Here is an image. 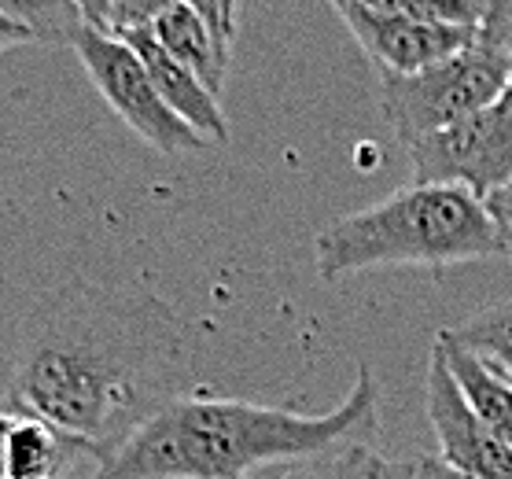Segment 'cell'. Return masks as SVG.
<instances>
[{"label": "cell", "instance_id": "12", "mask_svg": "<svg viewBox=\"0 0 512 479\" xmlns=\"http://www.w3.org/2000/svg\"><path fill=\"white\" fill-rule=\"evenodd\" d=\"M70 457H74V450L63 443V435L56 428H48L37 417L15 413V432L12 446H8V479H59Z\"/></svg>", "mask_w": 512, "mask_h": 479}, {"label": "cell", "instance_id": "1", "mask_svg": "<svg viewBox=\"0 0 512 479\" xmlns=\"http://www.w3.org/2000/svg\"><path fill=\"white\" fill-rule=\"evenodd\" d=\"M196 373V343L174 306L144 288L74 277L23 317L8 402L100 468L192 395Z\"/></svg>", "mask_w": 512, "mask_h": 479}, {"label": "cell", "instance_id": "8", "mask_svg": "<svg viewBox=\"0 0 512 479\" xmlns=\"http://www.w3.org/2000/svg\"><path fill=\"white\" fill-rule=\"evenodd\" d=\"M339 19L347 23L361 52L373 59L376 74H417L476 48V26L365 12H339Z\"/></svg>", "mask_w": 512, "mask_h": 479}, {"label": "cell", "instance_id": "17", "mask_svg": "<svg viewBox=\"0 0 512 479\" xmlns=\"http://www.w3.org/2000/svg\"><path fill=\"white\" fill-rule=\"evenodd\" d=\"M476 4V45L512 56V0H472Z\"/></svg>", "mask_w": 512, "mask_h": 479}, {"label": "cell", "instance_id": "11", "mask_svg": "<svg viewBox=\"0 0 512 479\" xmlns=\"http://www.w3.org/2000/svg\"><path fill=\"white\" fill-rule=\"evenodd\" d=\"M435 343H439V351L450 365V376L461 387L472 413L487 424L490 432H498L505 443H512V380H505L498 369H490L483 358L465 351L461 343H454L443 332L435 336Z\"/></svg>", "mask_w": 512, "mask_h": 479}, {"label": "cell", "instance_id": "14", "mask_svg": "<svg viewBox=\"0 0 512 479\" xmlns=\"http://www.w3.org/2000/svg\"><path fill=\"white\" fill-rule=\"evenodd\" d=\"M0 15L26 26L37 45L74 48L85 30V15L78 0H0Z\"/></svg>", "mask_w": 512, "mask_h": 479}, {"label": "cell", "instance_id": "16", "mask_svg": "<svg viewBox=\"0 0 512 479\" xmlns=\"http://www.w3.org/2000/svg\"><path fill=\"white\" fill-rule=\"evenodd\" d=\"M373 457L376 454L365 443L339 446V450H328V454L295 461L284 479H369Z\"/></svg>", "mask_w": 512, "mask_h": 479}, {"label": "cell", "instance_id": "19", "mask_svg": "<svg viewBox=\"0 0 512 479\" xmlns=\"http://www.w3.org/2000/svg\"><path fill=\"white\" fill-rule=\"evenodd\" d=\"M413 479H468V476L446 465L443 457H417L413 461Z\"/></svg>", "mask_w": 512, "mask_h": 479}, {"label": "cell", "instance_id": "25", "mask_svg": "<svg viewBox=\"0 0 512 479\" xmlns=\"http://www.w3.org/2000/svg\"><path fill=\"white\" fill-rule=\"evenodd\" d=\"M233 19H236V0H225V26H229V34H233Z\"/></svg>", "mask_w": 512, "mask_h": 479}, {"label": "cell", "instance_id": "18", "mask_svg": "<svg viewBox=\"0 0 512 479\" xmlns=\"http://www.w3.org/2000/svg\"><path fill=\"white\" fill-rule=\"evenodd\" d=\"M177 4L181 0H115L111 15H107V34L126 37V34H140V30H152Z\"/></svg>", "mask_w": 512, "mask_h": 479}, {"label": "cell", "instance_id": "6", "mask_svg": "<svg viewBox=\"0 0 512 479\" xmlns=\"http://www.w3.org/2000/svg\"><path fill=\"white\" fill-rule=\"evenodd\" d=\"M417 185H465L490 199L512 181V96L483 107L457 126L409 144Z\"/></svg>", "mask_w": 512, "mask_h": 479}, {"label": "cell", "instance_id": "10", "mask_svg": "<svg viewBox=\"0 0 512 479\" xmlns=\"http://www.w3.org/2000/svg\"><path fill=\"white\" fill-rule=\"evenodd\" d=\"M152 37L185 67V71L196 74L210 93L214 96L222 93L225 67H229V41H225L196 8H188L185 0H181L177 8H170V12L152 26Z\"/></svg>", "mask_w": 512, "mask_h": 479}, {"label": "cell", "instance_id": "9", "mask_svg": "<svg viewBox=\"0 0 512 479\" xmlns=\"http://www.w3.org/2000/svg\"><path fill=\"white\" fill-rule=\"evenodd\" d=\"M133 52L140 56V63L148 67L155 89L163 96L170 111H174L181 122L196 129L207 144H225L229 141V122H225V111L218 104V96L210 93L207 85L199 82L196 74L185 71L170 52H166L159 41L152 37V30H140V34L122 37Z\"/></svg>", "mask_w": 512, "mask_h": 479}, {"label": "cell", "instance_id": "24", "mask_svg": "<svg viewBox=\"0 0 512 479\" xmlns=\"http://www.w3.org/2000/svg\"><path fill=\"white\" fill-rule=\"evenodd\" d=\"M15 432V409H0V479H8V446Z\"/></svg>", "mask_w": 512, "mask_h": 479}, {"label": "cell", "instance_id": "3", "mask_svg": "<svg viewBox=\"0 0 512 479\" xmlns=\"http://www.w3.org/2000/svg\"><path fill=\"white\" fill-rule=\"evenodd\" d=\"M512 258L490 203L465 185H413L376 199L325 225L314 240L317 277L328 284L365 269L424 266Z\"/></svg>", "mask_w": 512, "mask_h": 479}, {"label": "cell", "instance_id": "23", "mask_svg": "<svg viewBox=\"0 0 512 479\" xmlns=\"http://www.w3.org/2000/svg\"><path fill=\"white\" fill-rule=\"evenodd\" d=\"M111 4H115V0H78V8H82V15H85V26H93V30H104L107 34Z\"/></svg>", "mask_w": 512, "mask_h": 479}, {"label": "cell", "instance_id": "26", "mask_svg": "<svg viewBox=\"0 0 512 479\" xmlns=\"http://www.w3.org/2000/svg\"><path fill=\"white\" fill-rule=\"evenodd\" d=\"M505 93L512 96V56H509V89H505Z\"/></svg>", "mask_w": 512, "mask_h": 479}, {"label": "cell", "instance_id": "15", "mask_svg": "<svg viewBox=\"0 0 512 479\" xmlns=\"http://www.w3.org/2000/svg\"><path fill=\"white\" fill-rule=\"evenodd\" d=\"M336 12L365 15H402V19H428V23L476 26L472 0H328Z\"/></svg>", "mask_w": 512, "mask_h": 479}, {"label": "cell", "instance_id": "13", "mask_svg": "<svg viewBox=\"0 0 512 479\" xmlns=\"http://www.w3.org/2000/svg\"><path fill=\"white\" fill-rule=\"evenodd\" d=\"M443 336L461 343L465 351H472L490 369H498L505 380H512V303L487 306V310L443 328Z\"/></svg>", "mask_w": 512, "mask_h": 479}, {"label": "cell", "instance_id": "27", "mask_svg": "<svg viewBox=\"0 0 512 479\" xmlns=\"http://www.w3.org/2000/svg\"><path fill=\"white\" fill-rule=\"evenodd\" d=\"M509 185H512V181H509Z\"/></svg>", "mask_w": 512, "mask_h": 479}, {"label": "cell", "instance_id": "4", "mask_svg": "<svg viewBox=\"0 0 512 479\" xmlns=\"http://www.w3.org/2000/svg\"><path fill=\"white\" fill-rule=\"evenodd\" d=\"M384 118L402 144H417L498 104L509 89V56L468 48L417 74H376Z\"/></svg>", "mask_w": 512, "mask_h": 479}, {"label": "cell", "instance_id": "5", "mask_svg": "<svg viewBox=\"0 0 512 479\" xmlns=\"http://www.w3.org/2000/svg\"><path fill=\"white\" fill-rule=\"evenodd\" d=\"M74 52L82 59L85 74L93 78L96 93L107 100V107L137 133L140 141L152 144L155 152L185 155L199 152L207 144L196 129L170 111V104L155 89L148 67L140 63V56L122 37L85 26L74 41Z\"/></svg>", "mask_w": 512, "mask_h": 479}, {"label": "cell", "instance_id": "21", "mask_svg": "<svg viewBox=\"0 0 512 479\" xmlns=\"http://www.w3.org/2000/svg\"><path fill=\"white\" fill-rule=\"evenodd\" d=\"M19 45H34V34H30L26 26H19V23H12V19H4V15H0V56H4V52H12V48H19Z\"/></svg>", "mask_w": 512, "mask_h": 479}, {"label": "cell", "instance_id": "2", "mask_svg": "<svg viewBox=\"0 0 512 479\" xmlns=\"http://www.w3.org/2000/svg\"><path fill=\"white\" fill-rule=\"evenodd\" d=\"M376 432L380 384L369 365H358L354 387L328 413L244 398H177L89 479H247L258 468L295 465L339 446H369Z\"/></svg>", "mask_w": 512, "mask_h": 479}, {"label": "cell", "instance_id": "20", "mask_svg": "<svg viewBox=\"0 0 512 479\" xmlns=\"http://www.w3.org/2000/svg\"><path fill=\"white\" fill-rule=\"evenodd\" d=\"M487 203H490V214L498 218L501 233L509 236V244H512V185L498 188V192H494V196H490Z\"/></svg>", "mask_w": 512, "mask_h": 479}, {"label": "cell", "instance_id": "22", "mask_svg": "<svg viewBox=\"0 0 512 479\" xmlns=\"http://www.w3.org/2000/svg\"><path fill=\"white\" fill-rule=\"evenodd\" d=\"M369 479H413V461H384V457H373V468H369Z\"/></svg>", "mask_w": 512, "mask_h": 479}, {"label": "cell", "instance_id": "7", "mask_svg": "<svg viewBox=\"0 0 512 479\" xmlns=\"http://www.w3.org/2000/svg\"><path fill=\"white\" fill-rule=\"evenodd\" d=\"M428 421L439 439V457L465 472L468 479H512V443L490 432L465 402L461 387L450 376L439 343L428 354V384H424Z\"/></svg>", "mask_w": 512, "mask_h": 479}]
</instances>
